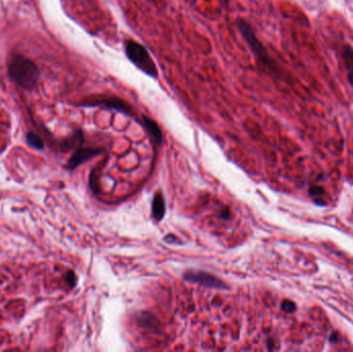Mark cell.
<instances>
[{
	"label": "cell",
	"instance_id": "obj_14",
	"mask_svg": "<svg viewBox=\"0 0 353 352\" xmlns=\"http://www.w3.org/2000/svg\"><path fill=\"white\" fill-rule=\"evenodd\" d=\"M66 280H67V282L69 283L70 286H74V285H75L76 279H75V276H74V273H73V272H68V273H67V275H66Z\"/></svg>",
	"mask_w": 353,
	"mask_h": 352
},
{
	"label": "cell",
	"instance_id": "obj_10",
	"mask_svg": "<svg viewBox=\"0 0 353 352\" xmlns=\"http://www.w3.org/2000/svg\"><path fill=\"white\" fill-rule=\"evenodd\" d=\"M82 140H83V133H82V131L79 130V131H76L73 135L68 137V139L64 140V142L62 145H61V147L65 150H69V149L73 148L74 146L80 144L82 142Z\"/></svg>",
	"mask_w": 353,
	"mask_h": 352
},
{
	"label": "cell",
	"instance_id": "obj_2",
	"mask_svg": "<svg viewBox=\"0 0 353 352\" xmlns=\"http://www.w3.org/2000/svg\"><path fill=\"white\" fill-rule=\"evenodd\" d=\"M8 73L19 86L28 90L34 88L39 79V70L35 63L21 54H14L10 58Z\"/></svg>",
	"mask_w": 353,
	"mask_h": 352
},
{
	"label": "cell",
	"instance_id": "obj_4",
	"mask_svg": "<svg viewBox=\"0 0 353 352\" xmlns=\"http://www.w3.org/2000/svg\"><path fill=\"white\" fill-rule=\"evenodd\" d=\"M81 105L89 106V108H100L105 110L116 111L129 117H134L131 105L124 99L114 95H93L84 99Z\"/></svg>",
	"mask_w": 353,
	"mask_h": 352
},
{
	"label": "cell",
	"instance_id": "obj_8",
	"mask_svg": "<svg viewBox=\"0 0 353 352\" xmlns=\"http://www.w3.org/2000/svg\"><path fill=\"white\" fill-rule=\"evenodd\" d=\"M142 122H143V126L151 134L154 142L157 145H161L162 141H163V134H162V131H161V128L159 127V125L156 123L154 120L147 117V116L142 117Z\"/></svg>",
	"mask_w": 353,
	"mask_h": 352
},
{
	"label": "cell",
	"instance_id": "obj_1",
	"mask_svg": "<svg viewBox=\"0 0 353 352\" xmlns=\"http://www.w3.org/2000/svg\"><path fill=\"white\" fill-rule=\"evenodd\" d=\"M237 26L240 30L243 38L249 45V48L252 54L254 55L257 61V64L260 66V68H263L264 71L268 73L270 76H272V78L279 79L281 74L279 65L274 60V58L270 55L269 51L265 47V44L259 40V38L256 35V32L254 31V29L250 25V23H248L244 19H239L237 21Z\"/></svg>",
	"mask_w": 353,
	"mask_h": 352
},
{
	"label": "cell",
	"instance_id": "obj_6",
	"mask_svg": "<svg viewBox=\"0 0 353 352\" xmlns=\"http://www.w3.org/2000/svg\"><path fill=\"white\" fill-rule=\"evenodd\" d=\"M101 149H94V148H80L74 152V154L69 158L66 168L68 170H74V168L81 165L83 162L93 158L94 156L99 155L101 153Z\"/></svg>",
	"mask_w": 353,
	"mask_h": 352
},
{
	"label": "cell",
	"instance_id": "obj_13",
	"mask_svg": "<svg viewBox=\"0 0 353 352\" xmlns=\"http://www.w3.org/2000/svg\"><path fill=\"white\" fill-rule=\"evenodd\" d=\"M325 193L326 190L321 186H311L309 188V194L313 197H321L322 195H325Z\"/></svg>",
	"mask_w": 353,
	"mask_h": 352
},
{
	"label": "cell",
	"instance_id": "obj_15",
	"mask_svg": "<svg viewBox=\"0 0 353 352\" xmlns=\"http://www.w3.org/2000/svg\"><path fill=\"white\" fill-rule=\"evenodd\" d=\"M338 341H339V334H338L337 332H333L330 336V342L333 344H336V343H338Z\"/></svg>",
	"mask_w": 353,
	"mask_h": 352
},
{
	"label": "cell",
	"instance_id": "obj_3",
	"mask_svg": "<svg viewBox=\"0 0 353 352\" xmlns=\"http://www.w3.org/2000/svg\"><path fill=\"white\" fill-rule=\"evenodd\" d=\"M125 55L130 62L141 71L153 79L158 78V68L144 44L133 39H126L124 42Z\"/></svg>",
	"mask_w": 353,
	"mask_h": 352
},
{
	"label": "cell",
	"instance_id": "obj_5",
	"mask_svg": "<svg viewBox=\"0 0 353 352\" xmlns=\"http://www.w3.org/2000/svg\"><path fill=\"white\" fill-rule=\"evenodd\" d=\"M184 279L190 283L199 284L202 286L216 288V289H226L227 285L212 274L201 272V271H188L184 275Z\"/></svg>",
	"mask_w": 353,
	"mask_h": 352
},
{
	"label": "cell",
	"instance_id": "obj_7",
	"mask_svg": "<svg viewBox=\"0 0 353 352\" xmlns=\"http://www.w3.org/2000/svg\"><path fill=\"white\" fill-rule=\"evenodd\" d=\"M342 57L346 69V78L350 86L353 87V48L350 44H344L342 49Z\"/></svg>",
	"mask_w": 353,
	"mask_h": 352
},
{
	"label": "cell",
	"instance_id": "obj_12",
	"mask_svg": "<svg viewBox=\"0 0 353 352\" xmlns=\"http://www.w3.org/2000/svg\"><path fill=\"white\" fill-rule=\"evenodd\" d=\"M281 310L285 313H295L297 311V305L290 300H284L281 304Z\"/></svg>",
	"mask_w": 353,
	"mask_h": 352
},
{
	"label": "cell",
	"instance_id": "obj_9",
	"mask_svg": "<svg viewBox=\"0 0 353 352\" xmlns=\"http://www.w3.org/2000/svg\"><path fill=\"white\" fill-rule=\"evenodd\" d=\"M152 213L156 220H161L165 214V202L161 193H156L152 204Z\"/></svg>",
	"mask_w": 353,
	"mask_h": 352
},
{
	"label": "cell",
	"instance_id": "obj_11",
	"mask_svg": "<svg viewBox=\"0 0 353 352\" xmlns=\"http://www.w3.org/2000/svg\"><path fill=\"white\" fill-rule=\"evenodd\" d=\"M26 137H27V143L32 148L37 149V150L43 149V142L41 141L40 137L38 135H36L35 133L28 132Z\"/></svg>",
	"mask_w": 353,
	"mask_h": 352
},
{
	"label": "cell",
	"instance_id": "obj_16",
	"mask_svg": "<svg viewBox=\"0 0 353 352\" xmlns=\"http://www.w3.org/2000/svg\"><path fill=\"white\" fill-rule=\"evenodd\" d=\"M314 203L317 205V206H327V204H326V202L325 201H322L321 200V198H320V200H319V198H314Z\"/></svg>",
	"mask_w": 353,
	"mask_h": 352
}]
</instances>
